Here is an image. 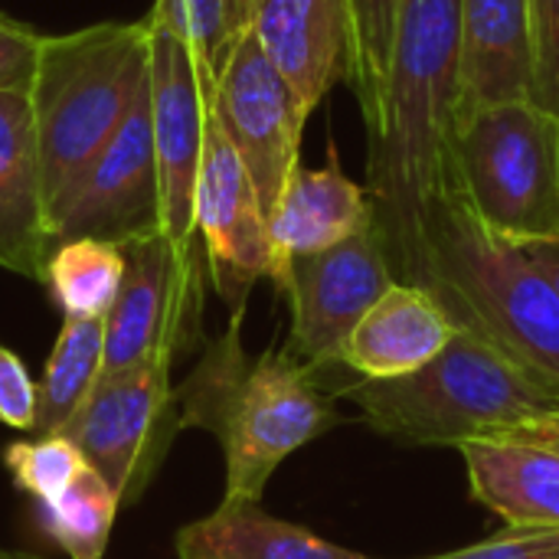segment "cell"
<instances>
[{
	"instance_id": "6da1fadb",
	"label": "cell",
	"mask_w": 559,
	"mask_h": 559,
	"mask_svg": "<svg viewBox=\"0 0 559 559\" xmlns=\"http://www.w3.org/2000/svg\"><path fill=\"white\" fill-rule=\"evenodd\" d=\"M380 239L400 285L423 288L459 331L559 386V298L521 246L481 223L459 180Z\"/></svg>"
},
{
	"instance_id": "7a4b0ae2",
	"label": "cell",
	"mask_w": 559,
	"mask_h": 559,
	"mask_svg": "<svg viewBox=\"0 0 559 559\" xmlns=\"http://www.w3.org/2000/svg\"><path fill=\"white\" fill-rule=\"evenodd\" d=\"M242 311H233L229 328L203 347L187 383L174 390L180 429L216 436L226 455L223 504H259L288 455L344 423L337 396L285 347L246 354Z\"/></svg>"
},
{
	"instance_id": "3957f363",
	"label": "cell",
	"mask_w": 559,
	"mask_h": 559,
	"mask_svg": "<svg viewBox=\"0 0 559 559\" xmlns=\"http://www.w3.org/2000/svg\"><path fill=\"white\" fill-rule=\"evenodd\" d=\"M459 0H403L383 102L367 128V193L380 236L459 180Z\"/></svg>"
},
{
	"instance_id": "277c9868",
	"label": "cell",
	"mask_w": 559,
	"mask_h": 559,
	"mask_svg": "<svg viewBox=\"0 0 559 559\" xmlns=\"http://www.w3.org/2000/svg\"><path fill=\"white\" fill-rule=\"evenodd\" d=\"M314 377L331 396L357 403L377 436L400 445L459 449L524 423L559 419V386L468 331H455L432 364L400 380H357L344 364L314 370Z\"/></svg>"
},
{
	"instance_id": "5b68a950",
	"label": "cell",
	"mask_w": 559,
	"mask_h": 559,
	"mask_svg": "<svg viewBox=\"0 0 559 559\" xmlns=\"http://www.w3.org/2000/svg\"><path fill=\"white\" fill-rule=\"evenodd\" d=\"M147 20L43 36L29 82L46 223L105 147L147 75Z\"/></svg>"
},
{
	"instance_id": "8992f818",
	"label": "cell",
	"mask_w": 559,
	"mask_h": 559,
	"mask_svg": "<svg viewBox=\"0 0 559 559\" xmlns=\"http://www.w3.org/2000/svg\"><path fill=\"white\" fill-rule=\"evenodd\" d=\"M452 157L495 236L514 246L559 239V111L537 98L472 108L455 121Z\"/></svg>"
},
{
	"instance_id": "52a82bcc",
	"label": "cell",
	"mask_w": 559,
	"mask_h": 559,
	"mask_svg": "<svg viewBox=\"0 0 559 559\" xmlns=\"http://www.w3.org/2000/svg\"><path fill=\"white\" fill-rule=\"evenodd\" d=\"M124 249V278L105 314V373L151 360H180L200 344L206 265L197 242L177 246L164 233Z\"/></svg>"
},
{
	"instance_id": "ba28073f",
	"label": "cell",
	"mask_w": 559,
	"mask_h": 559,
	"mask_svg": "<svg viewBox=\"0 0 559 559\" xmlns=\"http://www.w3.org/2000/svg\"><path fill=\"white\" fill-rule=\"evenodd\" d=\"M170 367V360H151L121 373H102L62 432L111 485L121 508L144 495L180 429Z\"/></svg>"
},
{
	"instance_id": "9c48e42d",
	"label": "cell",
	"mask_w": 559,
	"mask_h": 559,
	"mask_svg": "<svg viewBox=\"0 0 559 559\" xmlns=\"http://www.w3.org/2000/svg\"><path fill=\"white\" fill-rule=\"evenodd\" d=\"M275 285L292 308L285 350L311 370H328L341 364L347 337L396 278L370 223L324 252L292 255Z\"/></svg>"
},
{
	"instance_id": "30bf717a",
	"label": "cell",
	"mask_w": 559,
	"mask_h": 559,
	"mask_svg": "<svg viewBox=\"0 0 559 559\" xmlns=\"http://www.w3.org/2000/svg\"><path fill=\"white\" fill-rule=\"evenodd\" d=\"M308 115L311 111L249 29L216 75L213 121L242 160L265 216H272L285 183L301 167Z\"/></svg>"
},
{
	"instance_id": "8fae6325",
	"label": "cell",
	"mask_w": 559,
	"mask_h": 559,
	"mask_svg": "<svg viewBox=\"0 0 559 559\" xmlns=\"http://www.w3.org/2000/svg\"><path fill=\"white\" fill-rule=\"evenodd\" d=\"M147 26L151 131L160 183V233L177 246H190L197 242L193 203L216 82L183 36L170 33L151 16Z\"/></svg>"
},
{
	"instance_id": "7c38bea8",
	"label": "cell",
	"mask_w": 559,
	"mask_h": 559,
	"mask_svg": "<svg viewBox=\"0 0 559 559\" xmlns=\"http://www.w3.org/2000/svg\"><path fill=\"white\" fill-rule=\"evenodd\" d=\"M151 233H160V183L151 131V79L144 75L121 124L49 219V239L128 246Z\"/></svg>"
},
{
	"instance_id": "4fadbf2b",
	"label": "cell",
	"mask_w": 559,
	"mask_h": 559,
	"mask_svg": "<svg viewBox=\"0 0 559 559\" xmlns=\"http://www.w3.org/2000/svg\"><path fill=\"white\" fill-rule=\"evenodd\" d=\"M193 226L206 265V282L233 311L246 308L252 285L259 278H272L275 249L259 193L233 144L216 128L213 115L197 177Z\"/></svg>"
},
{
	"instance_id": "5bb4252c",
	"label": "cell",
	"mask_w": 559,
	"mask_h": 559,
	"mask_svg": "<svg viewBox=\"0 0 559 559\" xmlns=\"http://www.w3.org/2000/svg\"><path fill=\"white\" fill-rule=\"evenodd\" d=\"M252 33L308 111L347 82V0H255Z\"/></svg>"
},
{
	"instance_id": "9a60e30c",
	"label": "cell",
	"mask_w": 559,
	"mask_h": 559,
	"mask_svg": "<svg viewBox=\"0 0 559 559\" xmlns=\"http://www.w3.org/2000/svg\"><path fill=\"white\" fill-rule=\"evenodd\" d=\"M459 115L537 95L531 0H459Z\"/></svg>"
},
{
	"instance_id": "2e32d148",
	"label": "cell",
	"mask_w": 559,
	"mask_h": 559,
	"mask_svg": "<svg viewBox=\"0 0 559 559\" xmlns=\"http://www.w3.org/2000/svg\"><path fill=\"white\" fill-rule=\"evenodd\" d=\"M370 223L373 206L367 187L341 170L337 151L334 144H328V164L318 170L298 167L269 216V236L275 249L272 282H278L292 255L324 252Z\"/></svg>"
},
{
	"instance_id": "e0dca14e",
	"label": "cell",
	"mask_w": 559,
	"mask_h": 559,
	"mask_svg": "<svg viewBox=\"0 0 559 559\" xmlns=\"http://www.w3.org/2000/svg\"><path fill=\"white\" fill-rule=\"evenodd\" d=\"M52 249L26 92H0V269L43 282Z\"/></svg>"
},
{
	"instance_id": "ac0fdd59",
	"label": "cell",
	"mask_w": 559,
	"mask_h": 559,
	"mask_svg": "<svg viewBox=\"0 0 559 559\" xmlns=\"http://www.w3.org/2000/svg\"><path fill=\"white\" fill-rule=\"evenodd\" d=\"M449 314L416 285H393L354 328L341 364L357 380H400L432 364L455 337Z\"/></svg>"
},
{
	"instance_id": "d6986e66",
	"label": "cell",
	"mask_w": 559,
	"mask_h": 559,
	"mask_svg": "<svg viewBox=\"0 0 559 559\" xmlns=\"http://www.w3.org/2000/svg\"><path fill=\"white\" fill-rule=\"evenodd\" d=\"M472 498L508 527H559V455L514 439L459 445Z\"/></svg>"
},
{
	"instance_id": "ffe728a7",
	"label": "cell",
	"mask_w": 559,
	"mask_h": 559,
	"mask_svg": "<svg viewBox=\"0 0 559 559\" xmlns=\"http://www.w3.org/2000/svg\"><path fill=\"white\" fill-rule=\"evenodd\" d=\"M177 559H377L288 524L259 504H219L177 534Z\"/></svg>"
},
{
	"instance_id": "44dd1931",
	"label": "cell",
	"mask_w": 559,
	"mask_h": 559,
	"mask_svg": "<svg viewBox=\"0 0 559 559\" xmlns=\"http://www.w3.org/2000/svg\"><path fill=\"white\" fill-rule=\"evenodd\" d=\"M105 373V318H66L36 383L39 436H62Z\"/></svg>"
},
{
	"instance_id": "7402d4cb",
	"label": "cell",
	"mask_w": 559,
	"mask_h": 559,
	"mask_svg": "<svg viewBox=\"0 0 559 559\" xmlns=\"http://www.w3.org/2000/svg\"><path fill=\"white\" fill-rule=\"evenodd\" d=\"M124 278V249L105 239L52 242L43 269L52 301L66 318H105Z\"/></svg>"
},
{
	"instance_id": "603a6c76",
	"label": "cell",
	"mask_w": 559,
	"mask_h": 559,
	"mask_svg": "<svg viewBox=\"0 0 559 559\" xmlns=\"http://www.w3.org/2000/svg\"><path fill=\"white\" fill-rule=\"evenodd\" d=\"M118 495L111 485L85 465L72 488L43 508V527L69 559H102L118 514Z\"/></svg>"
},
{
	"instance_id": "cb8c5ba5",
	"label": "cell",
	"mask_w": 559,
	"mask_h": 559,
	"mask_svg": "<svg viewBox=\"0 0 559 559\" xmlns=\"http://www.w3.org/2000/svg\"><path fill=\"white\" fill-rule=\"evenodd\" d=\"M255 0H154L151 20L183 36L203 69L213 75L223 72L239 39L252 29Z\"/></svg>"
},
{
	"instance_id": "d4e9b609",
	"label": "cell",
	"mask_w": 559,
	"mask_h": 559,
	"mask_svg": "<svg viewBox=\"0 0 559 559\" xmlns=\"http://www.w3.org/2000/svg\"><path fill=\"white\" fill-rule=\"evenodd\" d=\"M400 7L403 0H347V20H350L347 85L357 95L367 128L377 121V111L383 102Z\"/></svg>"
},
{
	"instance_id": "484cf974",
	"label": "cell",
	"mask_w": 559,
	"mask_h": 559,
	"mask_svg": "<svg viewBox=\"0 0 559 559\" xmlns=\"http://www.w3.org/2000/svg\"><path fill=\"white\" fill-rule=\"evenodd\" d=\"M85 455L66 436L20 439L3 449V468L16 491L33 498L39 508L59 501L85 468Z\"/></svg>"
},
{
	"instance_id": "4316f807",
	"label": "cell",
	"mask_w": 559,
	"mask_h": 559,
	"mask_svg": "<svg viewBox=\"0 0 559 559\" xmlns=\"http://www.w3.org/2000/svg\"><path fill=\"white\" fill-rule=\"evenodd\" d=\"M537 102L559 111V0H531Z\"/></svg>"
},
{
	"instance_id": "83f0119b",
	"label": "cell",
	"mask_w": 559,
	"mask_h": 559,
	"mask_svg": "<svg viewBox=\"0 0 559 559\" xmlns=\"http://www.w3.org/2000/svg\"><path fill=\"white\" fill-rule=\"evenodd\" d=\"M426 559H559V527H508L491 540Z\"/></svg>"
},
{
	"instance_id": "f1b7e54d",
	"label": "cell",
	"mask_w": 559,
	"mask_h": 559,
	"mask_svg": "<svg viewBox=\"0 0 559 559\" xmlns=\"http://www.w3.org/2000/svg\"><path fill=\"white\" fill-rule=\"evenodd\" d=\"M0 426L36 429V380L7 344H0Z\"/></svg>"
},
{
	"instance_id": "f546056e",
	"label": "cell",
	"mask_w": 559,
	"mask_h": 559,
	"mask_svg": "<svg viewBox=\"0 0 559 559\" xmlns=\"http://www.w3.org/2000/svg\"><path fill=\"white\" fill-rule=\"evenodd\" d=\"M43 36L0 13V92H29Z\"/></svg>"
},
{
	"instance_id": "4dcf8cb0",
	"label": "cell",
	"mask_w": 559,
	"mask_h": 559,
	"mask_svg": "<svg viewBox=\"0 0 559 559\" xmlns=\"http://www.w3.org/2000/svg\"><path fill=\"white\" fill-rule=\"evenodd\" d=\"M495 439H514V442H527V445H540V449H550L559 455V419H537V423H524V426H514Z\"/></svg>"
},
{
	"instance_id": "1f68e13d",
	"label": "cell",
	"mask_w": 559,
	"mask_h": 559,
	"mask_svg": "<svg viewBox=\"0 0 559 559\" xmlns=\"http://www.w3.org/2000/svg\"><path fill=\"white\" fill-rule=\"evenodd\" d=\"M527 252V259L537 265V272L547 278V285L554 288V295L559 298V239H547V242H531L521 246Z\"/></svg>"
},
{
	"instance_id": "d6a6232c",
	"label": "cell",
	"mask_w": 559,
	"mask_h": 559,
	"mask_svg": "<svg viewBox=\"0 0 559 559\" xmlns=\"http://www.w3.org/2000/svg\"><path fill=\"white\" fill-rule=\"evenodd\" d=\"M0 559H39V557H29V554H13V550H0Z\"/></svg>"
}]
</instances>
